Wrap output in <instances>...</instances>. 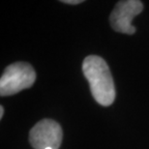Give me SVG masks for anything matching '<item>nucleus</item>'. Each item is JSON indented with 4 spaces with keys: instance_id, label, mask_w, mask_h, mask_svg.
<instances>
[{
    "instance_id": "nucleus-3",
    "label": "nucleus",
    "mask_w": 149,
    "mask_h": 149,
    "mask_svg": "<svg viewBox=\"0 0 149 149\" xmlns=\"http://www.w3.org/2000/svg\"><path fill=\"white\" fill-rule=\"evenodd\" d=\"M63 132L61 126L52 119H43L30 130L29 141L34 149H58L60 147Z\"/></svg>"
},
{
    "instance_id": "nucleus-1",
    "label": "nucleus",
    "mask_w": 149,
    "mask_h": 149,
    "mask_svg": "<svg viewBox=\"0 0 149 149\" xmlns=\"http://www.w3.org/2000/svg\"><path fill=\"white\" fill-rule=\"evenodd\" d=\"M82 71L95 101L104 107L112 105L115 99V87L107 62L100 56L89 55L83 60Z\"/></svg>"
},
{
    "instance_id": "nucleus-2",
    "label": "nucleus",
    "mask_w": 149,
    "mask_h": 149,
    "mask_svg": "<svg viewBox=\"0 0 149 149\" xmlns=\"http://www.w3.org/2000/svg\"><path fill=\"white\" fill-rule=\"evenodd\" d=\"M36 73L26 62H16L6 68L0 79V95L2 97L19 93L33 85Z\"/></svg>"
},
{
    "instance_id": "nucleus-4",
    "label": "nucleus",
    "mask_w": 149,
    "mask_h": 149,
    "mask_svg": "<svg viewBox=\"0 0 149 149\" xmlns=\"http://www.w3.org/2000/svg\"><path fill=\"white\" fill-rule=\"evenodd\" d=\"M143 10V4L139 0L118 1L109 16V22L113 30L120 33L132 35L136 32L132 25V19Z\"/></svg>"
},
{
    "instance_id": "nucleus-6",
    "label": "nucleus",
    "mask_w": 149,
    "mask_h": 149,
    "mask_svg": "<svg viewBox=\"0 0 149 149\" xmlns=\"http://www.w3.org/2000/svg\"><path fill=\"white\" fill-rule=\"evenodd\" d=\"M3 114H4V108L1 106L0 107V118L3 117Z\"/></svg>"
},
{
    "instance_id": "nucleus-5",
    "label": "nucleus",
    "mask_w": 149,
    "mask_h": 149,
    "mask_svg": "<svg viewBox=\"0 0 149 149\" xmlns=\"http://www.w3.org/2000/svg\"><path fill=\"white\" fill-rule=\"evenodd\" d=\"M61 2L66 3V4L76 5V4H79V3H82L83 0H63V1H61Z\"/></svg>"
},
{
    "instance_id": "nucleus-7",
    "label": "nucleus",
    "mask_w": 149,
    "mask_h": 149,
    "mask_svg": "<svg viewBox=\"0 0 149 149\" xmlns=\"http://www.w3.org/2000/svg\"><path fill=\"white\" fill-rule=\"evenodd\" d=\"M47 149H52V148H47Z\"/></svg>"
}]
</instances>
